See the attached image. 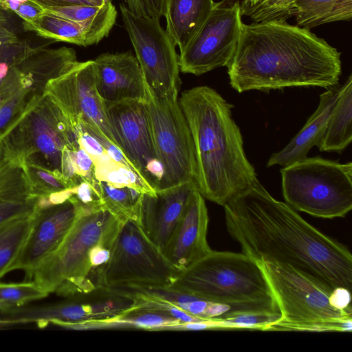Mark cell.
<instances>
[{"label":"cell","instance_id":"1","mask_svg":"<svg viewBox=\"0 0 352 352\" xmlns=\"http://www.w3.org/2000/svg\"><path fill=\"white\" fill-rule=\"evenodd\" d=\"M228 231L257 262L287 265L331 289H352L348 248L315 228L256 181L223 206Z\"/></svg>","mask_w":352,"mask_h":352},{"label":"cell","instance_id":"2","mask_svg":"<svg viewBox=\"0 0 352 352\" xmlns=\"http://www.w3.org/2000/svg\"><path fill=\"white\" fill-rule=\"evenodd\" d=\"M341 53L310 29L283 20L243 23L234 54L227 66L239 93L292 87L336 86Z\"/></svg>","mask_w":352,"mask_h":352},{"label":"cell","instance_id":"3","mask_svg":"<svg viewBox=\"0 0 352 352\" xmlns=\"http://www.w3.org/2000/svg\"><path fill=\"white\" fill-rule=\"evenodd\" d=\"M178 101L194 144L197 190L223 206L258 181L232 116L233 105L208 86L183 91Z\"/></svg>","mask_w":352,"mask_h":352},{"label":"cell","instance_id":"4","mask_svg":"<svg viewBox=\"0 0 352 352\" xmlns=\"http://www.w3.org/2000/svg\"><path fill=\"white\" fill-rule=\"evenodd\" d=\"M124 220L105 207L81 206L60 245L35 270L34 282L48 294L55 292L63 296L97 289L93 254L100 245L113 244Z\"/></svg>","mask_w":352,"mask_h":352},{"label":"cell","instance_id":"5","mask_svg":"<svg viewBox=\"0 0 352 352\" xmlns=\"http://www.w3.org/2000/svg\"><path fill=\"white\" fill-rule=\"evenodd\" d=\"M168 287L232 310L280 312L260 263L244 253L212 250L183 270Z\"/></svg>","mask_w":352,"mask_h":352},{"label":"cell","instance_id":"6","mask_svg":"<svg viewBox=\"0 0 352 352\" xmlns=\"http://www.w3.org/2000/svg\"><path fill=\"white\" fill-rule=\"evenodd\" d=\"M258 263L281 314L280 319L266 331H352V309L332 305L333 289L289 265Z\"/></svg>","mask_w":352,"mask_h":352},{"label":"cell","instance_id":"7","mask_svg":"<svg viewBox=\"0 0 352 352\" xmlns=\"http://www.w3.org/2000/svg\"><path fill=\"white\" fill-rule=\"evenodd\" d=\"M287 204L310 215L333 219L352 209V163L305 157L280 169Z\"/></svg>","mask_w":352,"mask_h":352},{"label":"cell","instance_id":"8","mask_svg":"<svg viewBox=\"0 0 352 352\" xmlns=\"http://www.w3.org/2000/svg\"><path fill=\"white\" fill-rule=\"evenodd\" d=\"M182 272L166 258L137 222L124 219L109 261L97 273L96 286L108 289L168 287Z\"/></svg>","mask_w":352,"mask_h":352},{"label":"cell","instance_id":"9","mask_svg":"<svg viewBox=\"0 0 352 352\" xmlns=\"http://www.w3.org/2000/svg\"><path fill=\"white\" fill-rule=\"evenodd\" d=\"M144 103L156 156L164 169L156 191L188 183L197 186L194 144L178 100L160 98L147 86Z\"/></svg>","mask_w":352,"mask_h":352},{"label":"cell","instance_id":"10","mask_svg":"<svg viewBox=\"0 0 352 352\" xmlns=\"http://www.w3.org/2000/svg\"><path fill=\"white\" fill-rule=\"evenodd\" d=\"M120 10L146 84L160 98L178 100L179 55L170 36L159 19L138 15L123 3Z\"/></svg>","mask_w":352,"mask_h":352},{"label":"cell","instance_id":"11","mask_svg":"<svg viewBox=\"0 0 352 352\" xmlns=\"http://www.w3.org/2000/svg\"><path fill=\"white\" fill-rule=\"evenodd\" d=\"M239 0L214 2L197 33L179 55L180 72L199 76L228 66L236 51L241 35Z\"/></svg>","mask_w":352,"mask_h":352},{"label":"cell","instance_id":"12","mask_svg":"<svg viewBox=\"0 0 352 352\" xmlns=\"http://www.w3.org/2000/svg\"><path fill=\"white\" fill-rule=\"evenodd\" d=\"M46 88L47 96L73 127L80 122L86 124L119 147L107 116L105 103L96 88L93 60L78 61L64 74L50 81Z\"/></svg>","mask_w":352,"mask_h":352},{"label":"cell","instance_id":"13","mask_svg":"<svg viewBox=\"0 0 352 352\" xmlns=\"http://www.w3.org/2000/svg\"><path fill=\"white\" fill-rule=\"evenodd\" d=\"M81 208L73 195L65 202L40 210L32 230L12 270H23L32 278L35 270L63 240L74 224Z\"/></svg>","mask_w":352,"mask_h":352},{"label":"cell","instance_id":"14","mask_svg":"<svg viewBox=\"0 0 352 352\" xmlns=\"http://www.w3.org/2000/svg\"><path fill=\"white\" fill-rule=\"evenodd\" d=\"M104 103L107 116L119 147L147 184L144 179L145 168L157 156L144 102Z\"/></svg>","mask_w":352,"mask_h":352},{"label":"cell","instance_id":"15","mask_svg":"<svg viewBox=\"0 0 352 352\" xmlns=\"http://www.w3.org/2000/svg\"><path fill=\"white\" fill-rule=\"evenodd\" d=\"M93 62L96 88L104 102L146 100L147 85L131 52L104 53Z\"/></svg>","mask_w":352,"mask_h":352},{"label":"cell","instance_id":"16","mask_svg":"<svg viewBox=\"0 0 352 352\" xmlns=\"http://www.w3.org/2000/svg\"><path fill=\"white\" fill-rule=\"evenodd\" d=\"M208 225L204 197L195 188L179 222L162 250L175 267L183 271L212 250L206 239Z\"/></svg>","mask_w":352,"mask_h":352},{"label":"cell","instance_id":"17","mask_svg":"<svg viewBox=\"0 0 352 352\" xmlns=\"http://www.w3.org/2000/svg\"><path fill=\"white\" fill-rule=\"evenodd\" d=\"M195 188V184L188 183L156 191L155 195L142 194L138 224L161 250L179 222Z\"/></svg>","mask_w":352,"mask_h":352},{"label":"cell","instance_id":"18","mask_svg":"<svg viewBox=\"0 0 352 352\" xmlns=\"http://www.w3.org/2000/svg\"><path fill=\"white\" fill-rule=\"evenodd\" d=\"M116 18V8L109 3L100 14L88 21H74L43 12L34 19L23 21V26L25 30L45 38L87 47L107 36Z\"/></svg>","mask_w":352,"mask_h":352},{"label":"cell","instance_id":"19","mask_svg":"<svg viewBox=\"0 0 352 352\" xmlns=\"http://www.w3.org/2000/svg\"><path fill=\"white\" fill-rule=\"evenodd\" d=\"M82 297L45 306V318L50 322H79L110 318L137 308L133 297L122 289L98 287Z\"/></svg>","mask_w":352,"mask_h":352},{"label":"cell","instance_id":"20","mask_svg":"<svg viewBox=\"0 0 352 352\" xmlns=\"http://www.w3.org/2000/svg\"><path fill=\"white\" fill-rule=\"evenodd\" d=\"M341 87H331L320 95L319 104L305 126L280 151L274 153L267 166L282 167L307 157L314 146H318L324 133L330 114L339 97Z\"/></svg>","mask_w":352,"mask_h":352},{"label":"cell","instance_id":"21","mask_svg":"<svg viewBox=\"0 0 352 352\" xmlns=\"http://www.w3.org/2000/svg\"><path fill=\"white\" fill-rule=\"evenodd\" d=\"M213 0H166V30L182 51L208 17Z\"/></svg>","mask_w":352,"mask_h":352},{"label":"cell","instance_id":"22","mask_svg":"<svg viewBox=\"0 0 352 352\" xmlns=\"http://www.w3.org/2000/svg\"><path fill=\"white\" fill-rule=\"evenodd\" d=\"M179 320L164 312L133 309L104 319L79 322H53L52 324L74 330L138 329L148 331H170Z\"/></svg>","mask_w":352,"mask_h":352},{"label":"cell","instance_id":"23","mask_svg":"<svg viewBox=\"0 0 352 352\" xmlns=\"http://www.w3.org/2000/svg\"><path fill=\"white\" fill-rule=\"evenodd\" d=\"M352 140V76L341 87L318 147L320 151H342Z\"/></svg>","mask_w":352,"mask_h":352},{"label":"cell","instance_id":"24","mask_svg":"<svg viewBox=\"0 0 352 352\" xmlns=\"http://www.w3.org/2000/svg\"><path fill=\"white\" fill-rule=\"evenodd\" d=\"M296 25L310 29L352 18V0H296L289 10Z\"/></svg>","mask_w":352,"mask_h":352},{"label":"cell","instance_id":"25","mask_svg":"<svg viewBox=\"0 0 352 352\" xmlns=\"http://www.w3.org/2000/svg\"><path fill=\"white\" fill-rule=\"evenodd\" d=\"M141 295L177 307L203 319H211L232 310L228 305L214 302L170 287L130 288Z\"/></svg>","mask_w":352,"mask_h":352},{"label":"cell","instance_id":"26","mask_svg":"<svg viewBox=\"0 0 352 352\" xmlns=\"http://www.w3.org/2000/svg\"><path fill=\"white\" fill-rule=\"evenodd\" d=\"M38 211L0 224V279L8 272L25 244Z\"/></svg>","mask_w":352,"mask_h":352},{"label":"cell","instance_id":"27","mask_svg":"<svg viewBox=\"0 0 352 352\" xmlns=\"http://www.w3.org/2000/svg\"><path fill=\"white\" fill-rule=\"evenodd\" d=\"M281 318L280 312L262 309L232 310L210 319L211 330L266 331Z\"/></svg>","mask_w":352,"mask_h":352},{"label":"cell","instance_id":"28","mask_svg":"<svg viewBox=\"0 0 352 352\" xmlns=\"http://www.w3.org/2000/svg\"><path fill=\"white\" fill-rule=\"evenodd\" d=\"M94 164L95 177L99 182L118 188L129 187L142 194L156 192L135 172L116 162L108 154Z\"/></svg>","mask_w":352,"mask_h":352},{"label":"cell","instance_id":"29","mask_svg":"<svg viewBox=\"0 0 352 352\" xmlns=\"http://www.w3.org/2000/svg\"><path fill=\"white\" fill-rule=\"evenodd\" d=\"M104 206L124 219L138 223L139 206L142 193L129 187H115L100 182Z\"/></svg>","mask_w":352,"mask_h":352},{"label":"cell","instance_id":"30","mask_svg":"<svg viewBox=\"0 0 352 352\" xmlns=\"http://www.w3.org/2000/svg\"><path fill=\"white\" fill-rule=\"evenodd\" d=\"M47 296L48 294L34 281L19 283H0V311L6 313L30 301Z\"/></svg>","mask_w":352,"mask_h":352},{"label":"cell","instance_id":"31","mask_svg":"<svg viewBox=\"0 0 352 352\" xmlns=\"http://www.w3.org/2000/svg\"><path fill=\"white\" fill-rule=\"evenodd\" d=\"M296 0H254L240 3L242 16L250 17L253 22L269 20L286 21L289 10Z\"/></svg>","mask_w":352,"mask_h":352},{"label":"cell","instance_id":"32","mask_svg":"<svg viewBox=\"0 0 352 352\" xmlns=\"http://www.w3.org/2000/svg\"><path fill=\"white\" fill-rule=\"evenodd\" d=\"M108 4V3H107ZM107 5V4H106ZM88 4L41 8L44 12L74 21H88L100 14L106 7Z\"/></svg>","mask_w":352,"mask_h":352},{"label":"cell","instance_id":"33","mask_svg":"<svg viewBox=\"0 0 352 352\" xmlns=\"http://www.w3.org/2000/svg\"><path fill=\"white\" fill-rule=\"evenodd\" d=\"M33 49L25 40H0V61L20 63Z\"/></svg>","mask_w":352,"mask_h":352},{"label":"cell","instance_id":"34","mask_svg":"<svg viewBox=\"0 0 352 352\" xmlns=\"http://www.w3.org/2000/svg\"><path fill=\"white\" fill-rule=\"evenodd\" d=\"M77 135V141L82 148L92 159L94 163L107 154L100 142L80 124L74 126Z\"/></svg>","mask_w":352,"mask_h":352},{"label":"cell","instance_id":"35","mask_svg":"<svg viewBox=\"0 0 352 352\" xmlns=\"http://www.w3.org/2000/svg\"><path fill=\"white\" fill-rule=\"evenodd\" d=\"M72 151L78 175L91 184L98 182L95 177L94 164L91 157L80 146Z\"/></svg>","mask_w":352,"mask_h":352},{"label":"cell","instance_id":"36","mask_svg":"<svg viewBox=\"0 0 352 352\" xmlns=\"http://www.w3.org/2000/svg\"><path fill=\"white\" fill-rule=\"evenodd\" d=\"M43 12L38 5L30 0L22 3L14 12L23 21L34 19Z\"/></svg>","mask_w":352,"mask_h":352},{"label":"cell","instance_id":"37","mask_svg":"<svg viewBox=\"0 0 352 352\" xmlns=\"http://www.w3.org/2000/svg\"><path fill=\"white\" fill-rule=\"evenodd\" d=\"M351 292L345 288H336L333 290L331 301L333 305L340 309H352Z\"/></svg>","mask_w":352,"mask_h":352},{"label":"cell","instance_id":"38","mask_svg":"<svg viewBox=\"0 0 352 352\" xmlns=\"http://www.w3.org/2000/svg\"><path fill=\"white\" fill-rule=\"evenodd\" d=\"M148 16L160 20L164 16L166 0H141Z\"/></svg>","mask_w":352,"mask_h":352},{"label":"cell","instance_id":"39","mask_svg":"<svg viewBox=\"0 0 352 352\" xmlns=\"http://www.w3.org/2000/svg\"><path fill=\"white\" fill-rule=\"evenodd\" d=\"M19 38L10 28L6 11L0 8V40H15Z\"/></svg>","mask_w":352,"mask_h":352},{"label":"cell","instance_id":"40","mask_svg":"<svg viewBox=\"0 0 352 352\" xmlns=\"http://www.w3.org/2000/svg\"><path fill=\"white\" fill-rule=\"evenodd\" d=\"M38 5L41 8L65 6L76 4H88L91 5L87 0H30Z\"/></svg>","mask_w":352,"mask_h":352},{"label":"cell","instance_id":"41","mask_svg":"<svg viewBox=\"0 0 352 352\" xmlns=\"http://www.w3.org/2000/svg\"><path fill=\"white\" fill-rule=\"evenodd\" d=\"M26 83H22L12 87H10L0 91V107L2 106L8 99L12 98L19 91L30 88Z\"/></svg>","mask_w":352,"mask_h":352},{"label":"cell","instance_id":"42","mask_svg":"<svg viewBox=\"0 0 352 352\" xmlns=\"http://www.w3.org/2000/svg\"><path fill=\"white\" fill-rule=\"evenodd\" d=\"M125 1L128 8L133 13L140 16L147 15L141 0H125Z\"/></svg>","mask_w":352,"mask_h":352},{"label":"cell","instance_id":"43","mask_svg":"<svg viewBox=\"0 0 352 352\" xmlns=\"http://www.w3.org/2000/svg\"><path fill=\"white\" fill-rule=\"evenodd\" d=\"M28 0H0V8L5 11L14 12L18 7Z\"/></svg>","mask_w":352,"mask_h":352},{"label":"cell","instance_id":"44","mask_svg":"<svg viewBox=\"0 0 352 352\" xmlns=\"http://www.w3.org/2000/svg\"><path fill=\"white\" fill-rule=\"evenodd\" d=\"M87 1L92 6H102L106 5L104 3L103 0H87Z\"/></svg>","mask_w":352,"mask_h":352},{"label":"cell","instance_id":"45","mask_svg":"<svg viewBox=\"0 0 352 352\" xmlns=\"http://www.w3.org/2000/svg\"><path fill=\"white\" fill-rule=\"evenodd\" d=\"M104 4H107L111 3V0H103Z\"/></svg>","mask_w":352,"mask_h":352},{"label":"cell","instance_id":"46","mask_svg":"<svg viewBox=\"0 0 352 352\" xmlns=\"http://www.w3.org/2000/svg\"><path fill=\"white\" fill-rule=\"evenodd\" d=\"M252 1H254V0H243V1H244V2H251Z\"/></svg>","mask_w":352,"mask_h":352}]
</instances>
